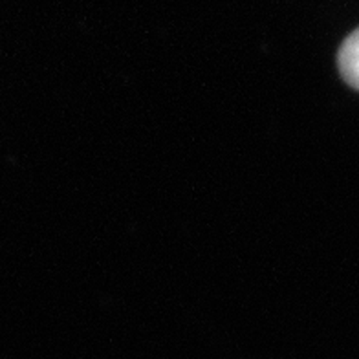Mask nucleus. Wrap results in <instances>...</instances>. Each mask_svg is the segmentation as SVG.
<instances>
[{
  "instance_id": "1",
  "label": "nucleus",
  "mask_w": 359,
  "mask_h": 359,
  "mask_svg": "<svg viewBox=\"0 0 359 359\" xmlns=\"http://www.w3.org/2000/svg\"><path fill=\"white\" fill-rule=\"evenodd\" d=\"M337 68L341 77L352 88L359 90V28L343 41L337 52Z\"/></svg>"
}]
</instances>
